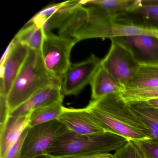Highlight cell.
<instances>
[{"mask_svg":"<svg viewBox=\"0 0 158 158\" xmlns=\"http://www.w3.org/2000/svg\"><path fill=\"white\" fill-rule=\"evenodd\" d=\"M80 1H68L58 10L44 19L39 25L45 34L52 33V31L60 29L70 17L80 4Z\"/></svg>","mask_w":158,"mask_h":158,"instance_id":"19","label":"cell"},{"mask_svg":"<svg viewBox=\"0 0 158 158\" xmlns=\"http://www.w3.org/2000/svg\"><path fill=\"white\" fill-rule=\"evenodd\" d=\"M128 49L139 64H158V37L139 35L110 39Z\"/></svg>","mask_w":158,"mask_h":158,"instance_id":"10","label":"cell"},{"mask_svg":"<svg viewBox=\"0 0 158 158\" xmlns=\"http://www.w3.org/2000/svg\"><path fill=\"white\" fill-rule=\"evenodd\" d=\"M77 43L73 39L52 33L45 35L40 51L42 60L48 71L60 82L72 64L71 52Z\"/></svg>","mask_w":158,"mask_h":158,"instance_id":"4","label":"cell"},{"mask_svg":"<svg viewBox=\"0 0 158 158\" xmlns=\"http://www.w3.org/2000/svg\"><path fill=\"white\" fill-rule=\"evenodd\" d=\"M13 40V45L9 54L0 63V95L7 97L29 51L28 47L19 42L15 37Z\"/></svg>","mask_w":158,"mask_h":158,"instance_id":"9","label":"cell"},{"mask_svg":"<svg viewBox=\"0 0 158 158\" xmlns=\"http://www.w3.org/2000/svg\"><path fill=\"white\" fill-rule=\"evenodd\" d=\"M149 105L158 110V98L151 99L146 101Z\"/></svg>","mask_w":158,"mask_h":158,"instance_id":"27","label":"cell"},{"mask_svg":"<svg viewBox=\"0 0 158 158\" xmlns=\"http://www.w3.org/2000/svg\"><path fill=\"white\" fill-rule=\"evenodd\" d=\"M158 87V64H139L134 77L125 86L124 90Z\"/></svg>","mask_w":158,"mask_h":158,"instance_id":"17","label":"cell"},{"mask_svg":"<svg viewBox=\"0 0 158 158\" xmlns=\"http://www.w3.org/2000/svg\"><path fill=\"white\" fill-rule=\"evenodd\" d=\"M101 61L102 60L92 54L86 60L71 64L62 81L61 91L64 96L78 95L90 84Z\"/></svg>","mask_w":158,"mask_h":158,"instance_id":"7","label":"cell"},{"mask_svg":"<svg viewBox=\"0 0 158 158\" xmlns=\"http://www.w3.org/2000/svg\"><path fill=\"white\" fill-rule=\"evenodd\" d=\"M35 158H51L49 155H42V156H39V157H35Z\"/></svg>","mask_w":158,"mask_h":158,"instance_id":"28","label":"cell"},{"mask_svg":"<svg viewBox=\"0 0 158 158\" xmlns=\"http://www.w3.org/2000/svg\"><path fill=\"white\" fill-rule=\"evenodd\" d=\"M131 110L148 128L151 138L158 139V110L146 101L127 102Z\"/></svg>","mask_w":158,"mask_h":158,"instance_id":"18","label":"cell"},{"mask_svg":"<svg viewBox=\"0 0 158 158\" xmlns=\"http://www.w3.org/2000/svg\"><path fill=\"white\" fill-rule=\"evenodd\" d=\"M68 131L58 120L28 126L22 148V158L48 155L56 139Z\"/></svg>","mask_w":158,"mask_h":158,"instance_id":"5","label":"cell"},{"mask_svg":"<svg viewBox=\"0 0 158 158\" xmlns=\"http://www.w3.org/2000/svg\"><path fill=\"white\" fill-rule=\"evenodd\" d=\"M114 155L115 158H145L132 140L116 150Z\"/></svg>","mask_w":158,"mask_h":158,"instance_id":"24","label":"cell"},{"mask_svg":"<svg viewBox=\"0 0 158 158\" xmlns=\"http://www.w3.org/2000/svg\"><path fill=\"white\" fill-rule=\"evenodd\" d=\"M114 22L158 30V0H135L129 9Z\"/></svg>","mask_w":158,"mask_h":158,"instance_id":"8","label":"cell"},{"mask_svg":"<svg viewBox=\"0 0 158 158\" xmlns=\"http://www.w3.org/2000/svg\"><path fill=\"white\" fill-rule=\"evenodd\" d=\"M58 158H115L114 154L110 153H95L81 155H66Z\"/></svg>","mask_w":158,"mask_h":158,"instance_id":"26","label":"cell"},{"mask_svg":"<svg viewBox=\"0 0 158 158\" xmlns=\"http://www.w3.org/2000/svg\"><path fill=\"white\" fill-rule=\"evenodd\" d=\"M128 141L111 132L81 135L69 130L56 139L48 155L51 158H58L66 155L109 153L116 151Z\"/></svg>","mask_w":158,"mask_h":158,"instance_id":"3","label":"cell"},{"mask_svg":"<svg viewBox=\"0 0 158 158\" xmlns=\"http://www.w3.org/2000/svg\"><path fill=\"white\" fill-rule=\"evenodd\" d=\"M139 35L154 36L158 37V30L121 24L109 21L88 24L84 28L83 37L84 40L92 38L110 39L116 37Z\"/></svg>","mask_w":158,"mask_h":158,"instance_id":"11","label":"cell"},{"mask_svg":"<svg viewBox=\"0 0 158 158\" xmlns=\"http://www.w3.org/2000/svg\"><path fill=\"white\" fill-rule=\"evenodd\" d=\"M86 109L106 132L128 140L151 138L148 128L131 110L121 93L91 100Z\"/></svg>","mask_w":158,"mask_h":158,"instance_id":"1","label":"cell"},{"mask_svg":"<svg viewBox=\"0 0 158 158\" xmlns=\"http://www.w3.org/2000/svg\"><path fill=\"white\" fill-rule=\"evenodd\" d=\"M45 35L41 27L35 24H26L15 37L19 42L31 49L40 51Z\"/></svg>","mask_w":158,"mask_h":158,"instance_id":"20","label":"cell"},{"mask_svg":"<svg viewBox=\"0 0 158 158\" xmlns=\"http://www.w3.org/2000/svg\"><path fill=\"white\" fill-rule=\"evenodd\" d=\"M32 113L21 116L10 115L5 125L0 128V158H4L29 126Z\"/></svg>","mask_w":158,"mask_h":158,"instance_id":"14","label":"cell"},{"mask_svg":"<svg viewBox=\"0 0 158 158\" xmlns=\"http://www.w3.org/2000/svg\"><path fill=\"white\" fill-rule=\"evenodd\" d=\"M63 102L62 100L34 111L30 117L29 127L57 120L62 113Z\"/></svg>","mask_w":158,"mask_h":158,"instance_id":"21","label":"cell"},{"mask_svg":"<svg viewBox=\"0 0 158 158\" xmlns=\"http://www.w3.org/2000/svg\"><path fill=\"white\" fill-rule=\"evenodd\" d=\"M111 40L110 48L102 60L101 65L124 89L135 74L139 64L128 49L114 40Z\"/></svg>","mask_w":158,"mask_h":158,"instance_id":"6","label":"cell"},{"mask_svg":"<svg viewBox=\"0 0 158 158\" xmlns=\"http://www.w3.org/2000/svg\"><path fill=\"white\" fill-rule=\"evenodd\" d=\"M121 95L126 102L147 101L158 98V87L149 89L124 90Z\"/></svg>","mask_w":158,"mask_h":158,"instance_id":"22","label":"cell"},{"mask_svg":"<svg viewBox=\"0 0 158 158\" xmlns=\"http://www.w3.org/2000/svg\"></svg>","mask_w":158,"mask_h":158,"instance_id":"29","label":"cell"},{"mask_svg":"<svg viewBox=\"0 0 158 158\" xmlns=\"http://www.w3.org/2000/svg\"><path fill=\"white\" fill-rule=\"evenodd\" d=\"M28 127L23 131L18 141L8 151L3 158H22V148L27 133Z\"/></svg>","mask_w":158,"mask_h":158,"instance_id":"25","label":"cell"},{"mask_svg":"<svg viewBox=\"0 0 158 158\" xmlns=\"http://www.w3.org/2000/svg\"><path fill=\"white\" fill-rule=\"evenodd\" d=\"M89 85L91 100H96L112 93H121L124 89L101 64Z\"/></svg>","mask_w":158,"mask_h":158,"instance_id":"16","label":"cell"},{"mask_svg":"<svg viewBox=\"0 0 158 158\" xmlns=\"http://www.w3.org/2000/svg\"><path fill=\"white\" fill-rule=\"evenodd\" d=\"M57 120L69 131L79 135H96L106 132L86 107L75 109L64 107Z\"/></svg>","mask_w":158,"mask_h":158,"instance_id":"13","label":"cell"},{"mask_svg":"<svg viewBox=\"0 0 158 158\" xmlns=\"http://www.w3.org/2000/svg\"><path fill=\"white\" fill-rule=\"evenodd\" d=\"M135 0H84L80 4L86 12L87 21H113L127 10Z\"/></svg>","mask_w":158,"mask_h":158,"instance_id":"12","label":"cell"},{"mask_svg":"<svg viewBox=\"0 0 158 158\" xmlns=\"http://www.w3.org/2000/svg\"><path fill=\"white\" fill-rule=\"evenodd\" d=\"M61 85L48 87L33 95L29 99L10 113L12 116L27 115L36 110L64 99Z\"/></svg>","mask_w":158,"mask_h":158,"instance_id":"15","label":"cell"},{"mask_svg":"<svg viewBox=\"0 0 158 158\" xmlns=\"http://www.w3.org/2000/svg\"><path fill=\"white\" fill-rule=\"evenodd\" d=\"M145 158H158V139L149 138L132 140Z\"/></svg>","mask_w":158,"mask_h":158,"instance_id":"23","label":"cell"},{"mask_svg":"<svg viewBox=\"0 0 158 158\" xmlns=\"http://www.w3.org/2000/svg\"><path fill=\"white\" fill-rule=\"evenodd\" d=\"M61 83L45 67L40 51L29 48L28 56L8 95L10 113L40 90L61 85Z\"/></svg>","mask_w":158,"mask_h":158,"instance_id":"2","label":"cell"}]
</instances>
